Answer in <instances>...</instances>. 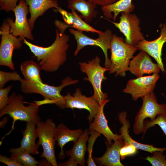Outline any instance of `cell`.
<instances>
[{"label":"cell","instance_id":"cell-3","mask_svg":"<svg viewBox=\"0 0 166 166\" xmlns=\"http://www.w3.org/2000/svg\"><path fill=\"white\" fill-rule=\"evenodd\" d=\"M8 104L0 111V117L5 114L8 115L13 119L11 130L4 137L14 130L15 122L17 121L36 124L41 121L38 112L39 107L35 103H31L28 106L24 105V97L13 93L9 96Z\"/></svg>","mask_w":166,"mask_h":166},{"label":"cell","instance_id":"cell-8","mask_svg":"<svg viewBox=\"0 0 166 166\" xmlns=\"http://www.w3.org/2000/svg\"><path fill=\"white\" fill-rule=\"evenodd\" d=\"M69 33L73 35L77 43V46L74 55L77 56L80 50L85 47L91 45L100 47L102 50L105 57V67L109 69L111 65L110 60L108 57L107 52L110 49L111 42L113 34L109 29H107L101 34H99L98 38L94 39L85 34L83 31L73 28L69 30Z\"/></svg>","mask_w":166,"mask_h":166},{"label":"cell","instance_id":"cell-29","mask_svg":"<svg viewBox=\"0 0 166 166\" xmlns=\"http://www.w3.org/2000/svg\"><path fill=\"white\" fill-rule=\"evenodd\" d=\"M90 136L88 140V145L87 151L88 152V157L87 160V164L88 166H96L92 156L93 149L94 144L96 139L101 135V134L98 132L92 130H89Z\"/></svg>","mask_w":166,"mask_h":166},{"label":"cell","instance_id":"cell-20","mask_svg":"<svg viewBox=\"0 0 166 166\" xmlns=\"http://www.w3.org/2000/svg\"><path fill=\"white\" fill-rule=\"evenodd\" d=\"M118 119L122 126L120 128L119 132L124 141V145H132L136 148L152 153L156 151H166V147L157 148L153 145L143 144L138 142L134 140L129 135L128 130L130 127V123L127 118V113L123 111L119 113Z\"/></svg>","mask_w":166,"mask_h":166},{"label":"cell","instance_id":"cell-32","mask_svg":"<svg viewBox=\"0 0 166 166\" xmlns=\"http://www.w3.org/2000/svg\"><path fill=\"white\" fill-rule=\"evenodd\" d=\"M10 85L5 88L0 89V110L3 109L9 103L8 94L12 88Z\"/></svg>","mask_w":166,"mask_h":166},{"label":"cell","instance_id":"cell-7","mask_svg":"<svg viewBox=\"0 0 166 166\" xmlns=\"http://www.w3.org/2000/svg\"><path fill=\"white\" fill-rule=\"evenodd\" d=\"M141 98L142 105L135 118L133 126V132L136 135L143 133L146 119L149 118L150 120L152 121L159 114H166V104H158L153 92Z\"/></svg>","mask_w":166,"mask_h":166},{"label":"cell","instance_id":"cell-5","mask_svg":"<svg viewBox=\"0 0 166 166\" xmlns=\"http://www.w3.org/2000/svg\"><path fill=\"white\" fill-rule=\"evenodd\" d=\"M101 58L96 56L87 62L78 63L81 71L85 73L87 76V77H84V80L89 81L91 84L94 90L93 96L99 105L108 97L107 93L102 91L101 84L103 80L107 79L105 76V72L109 70V69L101 65Z\"/></svg>","mask_w":166,"mask_h":166},{"label":"cell","instance_id":"cell-15","mask_svg":"<svg viewBox=\"0 0 166 166\" xmlns=\"http://www.w3.org/2000/svg\"><path fill=\"white\" fill-rule=\"evenodd\" d=\"M159 37L156 39L148 41L145 39L140 41L136 47L138 49L143 50L152 57L156 61L161 70L165 71L162 58V51L164 44L166 42V23L160 25Z\"/></svg>","mask_w":166,"mask_h":166},{"label":"cell","instance_id":"cell-6","mask_svg":"<svg viewBox=\"0 0 166 166\" xmlns=\"http://www.w3.org/2000/svg\"><path fill=\"white\" fill-rule=\"evenodd\" d=\"M36 126L39 138L37 144L39 146L41 145L43 149L40 157L45 158L51 166H58L55 153V123L48 118L45 122L40 121Z\"/></svg>","mask_w":166,"mask_h":166},{"label":"cell","instance_id":"cell-31","mask_svg":"<svg viewBox=\"0 0 166 166\" xmlns=\"http://www.w3.org/2000/svg\"><path fill=\"white\" fill-rule=\"evenodd\" d=\"M20 75L16 71L13 72H6L0 71V89L3 88L5 84L10 81H14L22 80Z\"/></svg>","mask_w":166,"mask_h":166},{"label":"cell","instance_id":"cell-22","mask_svg":"<svg viewBox=\"0 0 166 166\" xmlns=\"http://www.w3.org/2000/svg\"><path fill=\"white\" fill-rule=\"evenodd\" d=\"M30 13L28 20L30 27L32 30L35 22L39 16H42L48 10L51 8H57L59 6L57 0H25Z\"/></svg>","mask_w":166,"mask_h":166},{"label":"cell","instance_id":"cell-14","mask_svg":"<svg viewBox=\"0 0 166 166\" xmlns=\"http://www.w3.org/2000/svg\"><path fill=\"white\" fill-rule=\"evenodd\" d=\"M64 96L65 108L72 109L76 108L87 110L89 113L88 119L89 122L91 123L95 116L99 106V103L93 96L87 97L82 95L81 89L77 88L73 96L68 92L67 94Z\"/></svg>","mask_w":166,"mask_h":166},{"label":"cell","instance_id":"cell-18","mask_svg":"<svg viewBox=\"0 0 166 166\" xmlns=\"http://www.w3.org/2000/svg\"><path fill=\"white\" fill-rule=\"evenodd\" d=\"M109 101V99H106L99 105L93 121L90 123L89 127V130L96 131L102 134L107 140L108 145L112 144V140H123L121 134L114 133L108 126V121L104 112V108Z\"/></svg>","mask_w":166,"mask_h":166},{"label":"cell","instance_id":"cell-38","mask_svg":"<svg viewBox=\"0 0 166 166\" xmlns=\"http://www.w3.org/2000/svg\"><path fill=\"white\" fill-rule=\"evenodd\" d=\"M38 164L40 166H51L45 159L38 162Z\"/></svg>","mask_w":166,"mask_h":166},{"label":"cell","instance_id":"cell-25","mask_svg":"<svg viewBox=\"0 0 166 166\" xmlns=\"http://www.w3.org/2000/svg\"><path fill=\"white\" fill-rule=\"evenodd\" d=\"M132 0H118L112 4L101 7L102 12L105 18H112L115 22L120 13H131L134 11L135 7Z\"/></svg>","mask_w":166,"mask_h":166},{"label":"cell","instance_id":"cell-4","mask_svg":"<svg viewBox=\"0 0 166 166\" xmlns=\"http://www.w3.org/2000/svg\"><path fill=\"white\" fill-rule=\"evenodd\" d=\"M78 80H73L67 77L61 80L58 86H54L45 84L43 82L27 81L22 79L20 81V89L25 94L37 93L42 95L44 98L51 100L54 102V104L60 108H65L64 96L61 94V92L65 87L75 84L78 82Z\"/></svg>","mask_w":166,"mask_h":166},{"label":"cell","instance_id":"cell-21","mask_svg":"<svg viewBox=\"0 0 166 166\" xmlns=\"http://www.w3.org/2000/svg\"><path fill=\"white\" fill-rule=\"evenodd\" d=\"M124 144L123 140H117L108 145L103 156L100 157H94L95 162L100 166H123L120 161V150Z\"/></svg>","mask_w":166,"mask_h":166},{"label":"cell","instance_id":"cell-33","mask_svg":"<svg viewBox=\"0 0 166 166\" xmlns=\"http://www.w3.org/2000/svg\"><path fill=\"white\" fill-rule=\"evenodd\" d=\"M137 149L132 145H124L120 150L121 158L123 160L127 156L135 155L137 152Z\"/></svg>","mask_w":166,"mask_h":166},{"label":"cell","instance_id":"cell-24","mask_svg":"<svg viewBox=\"0 0 166 166\" xmlns=\"http://www.w3.org/2000/svg\"><path fill=\"white\" fill-rule=\"evenodd\" d=\"M97 5L87 0H68L67 8L73 9L81 14L80 17L87 23H91L96 18Z\"/></svg>","mask_w":166,"mask_h":166},{"label":"cell","instance_id":"cell-28","mask_svg":"<svg viewBox=\"0 0 166 166\" xmlns=\"http://www.w3.org/2000/svg\"><path fill=\"white\" fill-rule=\"evenodd\" d=\"M156 125H158L166 136V114L158 115L156 118L152 121L145 120L144 124V131L143 136L147 130Z\"/></svg>","mask_w":166,"mask_h":166},{"label":"cell","instance_id":"cell-35","mask_svg":"<svg viewBox=\"0 0 166 166\" xmlns=\"http://www.w3.org/2000/svg\"><path fill=\"white\" fill-rule=\"evenodd\" d=\"M0 162L8 166H23L21 163L6 155H0Z\"/></svg>","mask_w":166,"mask_h":166},{"label":"cell","instance_id":"cell-1","mask_svg":"<svg viewBox=\"0 0 166 166\" xmlns=\"http://www.w3.org/2000/svg\"><path fill=\"white\" fill-rule=\"evenodd\" d=\"M56 37L52 44L47 47L33 44L25 38L23 42L29 48L39 62L42 70L53 72L57 70L66 61L69 47V35L56 29Z\"/></svg>","mask_w":166,"mask_h":166},{"label":"cell","instance_id":"cell-23","mask_svg":"<svg viewBox=\"0 0 166 166\" xmlns=\"http://www.w3.org/2000/svg\"><path fill=\"white\" fill-rule=\"evenodd\" d=\"M83 132L81 129L70 130L62 123L56 127L55 138L61 149L59 156L60 159H64L66 155L63 150L64 146L70 141L76 143Z\"/></svg>","mask_w":166,"mask_h":166},{"label":"cell","instance_id":"cell-39","mask_svg":"<svg viewBox=\"0 0 166 166\" xmlns=\"http://www.w3.org/2000/svg\"><path fill=\"white\" fill-rule=\"evenodd\" d=\"M8 121V119L6 117H3L2 120L0 122V128H3Z\"/></svg>","mask_w":166,"mask_h":166},{"label":"cell","instance_id":"cell-36","mask_svg":"<svg viewBox=\"0 0 166 166\" xmlns=\"http://www.w3.org/2000/svg\"><path fill=\"white\" fill-rule=\"evenodd\" d=\"M97 5L102 6L112 4L118 0H87Z\"/></svg>","mask_w":166,"mask_h":166},{"label":"cell","instance_id":"cell-17","mask_svg":"<svg viewBox=\"0 0 166 166\" xmlns=\"http://www.w3.org/2000/svg\"><path fill=\"white\" fill-rule=\"evenodd\" d=\"M89 134V130L86 129L81 134L77 142L74 143L72 148L65 152L66 155L70 158L65 162L60 163L58 166H76L85 165V156L87 150L86 143Z\"/></svg>","mask_w":166,"mask_h":166},{"label":"cell","instance_id":"cell-16","mask_svg":"<svg viewBox=\"0 0 166 166\" xmlns=\"http://www.w3.org/2000/svg\"><path fill=\"white\" fill-rule=\"evenodd\" d=\"M160 70L158 64L154 63L149 55L141 50L130 61L128 71L139 77L144 74L158 73Z\"/></svg>","mask_w":166,"mask_h":166},{"label":"cell","instance_id":"cell-10","mask_svg":"<svg viewBox=\"0 0 166 166\" xmlns=\"http://www.w3.org/2000/svg\"><path fill=\"white\" fill-rule=\"evenodd\" d=\"M118 28L125 37L124 42L132 46H136L144 38L140 27V20L137 16L131 13H121L118 22L105 18Z\"/></svg>","mask_w":166,"mask_h":166},{"label":"cell","instance_id":"cell-13","mask_svg":"<svg viewBox=\"0 0 166 166\" xmlns=\"http://www.w3.org/2000/svg\"><path fill=\"white\" fill-rule=\"evenodd\" d=\"M159 77L158 73H154L151 75L130 79L123 91L130 94L132 99L136 101L139 98L153 92Z\"/></svg>","mask_w":166,"mask_h":166},{"label":"cell","instance_id":"cell-12","mask_svg":"<svg viewBox=\"0 0 166 166\" xmlns=\"http://www.w3.org/2000/svg\"><path fill=\"white\" fill-rule=\"evenodd\" d=\"M70 10L71 12H68L60 6L53 10L54 12L61 14L65 22L64 23L57 20L55 21V25L60 32L65 33L67 28L70 27L82 31L96 33L98 34L103 32L95 29L83 20L75 9Z\"/></svg>","mask_w":166,"mask_h":166},{"label":"cell","instance_id":"cell-9","mask_svg":"<svg viewBox=\"0 0 166 166\" xmlns=\"http://www.w3.org/2000/svg\"><path fill=\"white\" fill-rule=\"evenodd\" d=\"M10 27L7 21H4L0 27V34L1 35L0 45V65L7 66L14 70V64L12 57L14 49H20L22 45V41L24 38H18L10 32Z\"/></svg>","mask_w":166,"mask_h":166},{"label":"cell","instance_id":"cell-2","mask_svg":"<svg viewBox=\"0 0 166 166\" xmlns=\"http://www.w3.org/2000/svg\"><path fill=\"white\" fill-rule=\"evenodd\" d=\"M111 65L109 69L110 74L115 76L124 77L128 71L130 60L138 49L136 46L126 43L123 38L113 34L111 42Z\"/></svg>","mask_w":166,"mask_h":166},{"label":"cell","instance_id":"cell-34","mask_svg":"<svg viewBox=\"0 0 166 166\" xmlns=\"http://www.w3.org/2000/svg\"><path fill=\"white\" fill-rule=\"evenodd\" d=\"M19 0H0V9L7 12L12 11L17 6Z\"/></svg>","mask_w":166,"mask_h":166},{"label":"cell","instance_id":"cell-19","mask_svg":"<svg viewBox=\"0 0 166 166\" xmlns=\"http://www.w3.org/2000/svg\"><path fill=\"white\" fill-rule=\"evenodd\" d=\"M36 125V124L34 123L26 122L25 128L21 130L22 137L20 142V146L17 148H11L9 150V152L12 153L22 151L32 155L38 154L39 146L35 142L38 137Z\"/></svg>","mask_w":166,"mask_h":166},{"label":"cell","instance_id":"cell-11","mask_svg":"<svg viewBox=\"0 0 166 166\" xmlns=\"http://www.w3.org/2000/svg\"><path fill=\"white\" fill-rule=\"evenodd\" d=\"M12 11L14 13L15 19L14 22L11 18H9L7 20L10 27V32L16 37L19 36L33 41L34 38L32 30L29 26L27 18L29 11L25 1L20 0L19 4Z\"/></svg>","mask_w":166,"mask_h":166},{"label":"cell","instance_id":"cell-27","mask_svg":"<svg viewBox=\"0 0 166 166\" xmlns=\"http://www.w3.org/2000/svg\"><path fill=\"white\" fill-rule=\"evenodd\" d=\"M10 157L24 166H36L38 163V162L31 154L24 151H19L11 153Z\"/></svg>","mask_w":166,"mask_h":166},{"label":"cell","instance_id":"cell-37","mask_svg":"<svg viewBox=\"0 0 166 166\" xmlns=\"http://www.w3.org/2000/svg\"><path fill=\"white\" fill-rule=\"evenodd\" d=\"M34 102L38 106L46 104H54V102L53 101L47 98L41 101H35Z\"/></svg>","mask_w":166,"mask_h":166},{"label":"cell","instance_id":"cell-30","mask_svg":"<svg viewBox=\"0 0 166 166\" xmlns=\"http://www.w3.org/2000/svg\"><path fill=\"white\" fill-rule=\"evenodd\" d=\"M164 152L156 151L152 153V156H147L144 159L148 161L152 166H166V157Z\"/></svg>","mask_w":166,"mask_h":166},{"label":"cell","instance_id":"cell-26","mask_svg":"<svg viewBox=\"0 0 166 166\" xmlns=\"http://www.w3.org/2000/svg\"><path fill=\"white\" fill-rule=\"evenodd\" d=\"M41 69L38 64L31 60L26 61L20 65V69L24 79L27 81L43 82L40 77Z\"/></svg>","mask_w":166,"mask_h":166}]
</instances>
